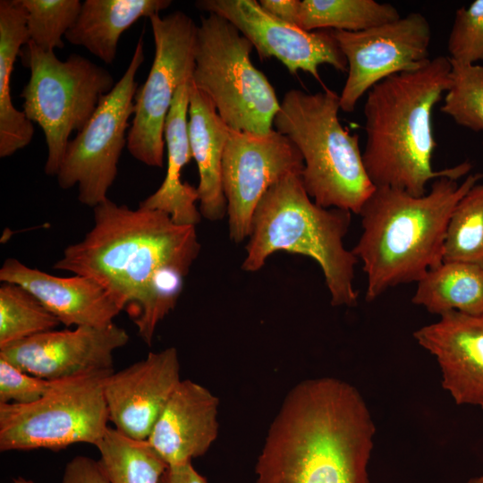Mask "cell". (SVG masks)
I'll list each match as a JSON object with an SVG mask.
<instances>
[{"mask_svg":"<svg viewBox=\"0 0 483 483\" xmlns=\"http://www.w3.org/2000/svg\"><path fill=\"white\" fill-rule=\"evenodd\" d=\"M93 209L92 228L67 246L53 267L95 280L128 311L139 335L150 345L199 256L196 226L178 225L159 210L131 209L109 199Z\"/></svg>","mask_w":483,"mask_h":483,"instance_id":"1","label":"cell"},{"mask_svg":"<svg viewBox=\"0 0 483 483\" xmlns=\"http://www.w3.org/2000/svg\"><path fill=\"white\" fill-rule=\"evenodd\" d=\"M376 426L359 390L309 378L286 394L255 465L256 483H370Z\"/></svg>","mask_w":483,"mask_h":483,"instance_id":"2","label":"cell"},{"mask_svg":"<svg viewBox=\"0 0 483 483\" xmlns=\"http://www.w3.org/2000/svg\"><path fill=\"white\" fill-rule=\"evenodd\" d=\"M450 70L449 57L438 55L419 69L383 80L367 93L362 157L375 187L396 188L419 197L437 178L468 175V161L438 171L432 166L436 148L432 113L446 92Z\"/></svg>","mask_w":483,"mask_h":483,"instance_id":"3","label":"cell"},{"mask_svg":"<svg viewBox=\"0 0 483 483\" xmlns=\"http://www.w3.org/2000/svg\"><path fill=\"white\" fill-rule=\"evenodd\" d=\"M483 173L462 183L444 176L423 196L391 187H375L359 215L362 232L352 250L367 275L365 299L373 301L388 289L418 283L444 262L452 213Z\"/></svg>","mask_w":483,"mask_h":483,"instance_id":"4","label":"cell"},{"mask_svg":"<svg viewBox=\"0 0 483 483\" xmlns=\"http://www.w3.org/2000/svg\"><path fill=\"white\" fill-rule=\"evenodd\" d=\"M352 213L317 205L306 192L301 174H289L262 196L251 218L246 256L242 268L259 270L276 251L309 257L320 267L333 306H356L353 286L359 262L343 239Z\"/></svg>","mask_w":483,"mask_h":483,"instance_id":"5","label":"cell"},{"mask_svg":"<svg viewBox=\"0 0 483 483\" xmlns=\"http://www.w3.org/2000/svg\"><path fill=\"white\" fill-rule=\"evenodd\" d=\"M339 95L287 91L273 125L303 158L301 181L308 195L325 208L360 213L375 186L366 171L358 134L339 121Z\"/></svg>","mask_w":483,"mask_h":483,"instance_id":"6","label":"cell"},{"mask_svg":"<svg viewBox=\"0 0 483 483\" xmlns=\"http://www.w3.org/2000/svg\"><path fill=\"white\" fill-rule=\"evenodd\" d=\"M230 21L214 13L197 28L192 84L233 131L265 135L280 108L275 89L250 60L253 49Z\"/></svg>","mask_w":483,"mask_h":483,"instance_id":"7","label":"cell"},{"mask_svg":"<svg viewBox=\"0 0 483 483\" xmlns=\"http://www.w3.org/2000/svg\"><path fill=\"white\" fill-rule=\"evenodd\" d=\"M24 47L20 55L30 75L21 93L22 112L42 129L45 173L56 176L71 134L85 126L116 82L107 70L82 55L72 54L61 61L30 41Z\"/></svg>","mask_w":483,"mask_h":483,"instance_id":"8","label":"cell"},{"mask_svg":"<svg viewBox=\"0 0 483 483\" xmlns=\"http://www.w3.org/2000/svg\"><path fill=\"white\" fill-rule=\"evenodd\" d=\"M113 371L63 379L33 403H0V451H58L78 443L96 446L108 428L103 385Z\"/></svg>","mask_w":483,"mask_h":483,"instance_id":"9","label":"cell"},{"mask_svg":"<svg viewBox=\"0 0 483 483\" xmlns=\"http://www.w3.org/2000/svg\"><path fill=\"white\" fill-rule=\"evenodd\" d=\"M144 61L140 36L121 79L100 100L85 126L70 140L59 167L57 182L64 190L78 185V199L95 208L106 200L117 173L123 149L127 146L138 89L135 80Z\"/></svg>","mask_w":483,"mask_h":483,"instance_id":"10","label":"cell"},{"mask_svg":"<svg viewBox=\"0 0 483 483\" xmlns=\"http://www.w3.org/2000/svg\"><path fill=\"white\" fill-rule=\"evenodd\" d=\"M154 59L145 82L137 89L127 149L138 161L164 166V128L174 94L192 78L198 25L182 11L149 18Z\"/></svg>","mask_w":483,"mask_h":483,"instance_id":"11","label":"cell"},{"mask_svg":"<svg viewBox=\"0 0 483 483\" xmlns=\"http://www.w3.org/2000/svg\"><path fill=\"white\" fill-rule=\"evenodd\" d=\"M347 62L340 109L353 112L358 102L383 80L423 66L429 58L431 26L420 13L361 31L331 30Z\"/></svg>","mask_w":483,"mask_h":483,"instance_id":"12","label":"cell"},{"mask_svg":"<svg viewBox=\"0 0 483 483\" xmlns=\"http://www.w3.org/2000/svg\"><path fill=\"white\" fill-rule=\"evenodd\" d=\"M302 169L301 152L276 130L265 135L231 130L222 161L231 240L241 242L248 238L253 212L265 192Z\"/></svg>","mask_w":483,"mask_h":483,"instance_id":"13","label":"cell"},{"mask_svg":"<svg viewBox=\"0 0 483 483\" xmlns=\"http://www.w3.org/2000/svg\"><path fill=\"white\" fill-rule=\"evenodd\" d=\"M196 7L230 21L252 44L260 59L275 57L292 74L302 71L321 80L328 64L347 72V62L330 30L307 31L267 13L257 0H199Z\"/></svg>","mask_w":483,"mask_h":483,"instance_id":"14","label":"cell"},{"mask_svg":"<svg viewBox=\"0 0 483 483\" xmlns=\"http://www.w3.org/2000/svg\"><path fill=\"white\" fill-rule=\"evenodd\" d=\"M128 341L127 332L114 323L54 329L0 348V358L28 374L63 380L114 370V352Z\"/></svg>","mask_w":483,"mask_h":483,"instance_id":"15","label":"cell"},{"mask_svg":"<svg viewBox=\"0 0 483 483\" xmlns=\"http://www.w3.org/2000/svg\"><path fill=\"white\" fill-rule=\"evenodd\" d=\"M181 380L174 347L149 352L144 360L113 371L103 385L109 421L123 435L147 440Z\"/></svg>","mask_w":483,"mask_h":483,"instance_id":"16","label":"cell"},{"mask_svg":"<svg viewBox=\"0 0 483 483\" xmlns=\"http://www.w3.org/2000/svg\"><path fill=\"white\" fill-rule=\"evenodd\" d=\"M440 368L442 387L456 404L483 410V314L452 310L413 333Z\"/></svg>","mask_w":483,"mask_h":483,"instance_id":"17","label":"cell"},{"mask_svg":"<svg viewBox=\"0 0 483 483\" xmlns=\"http://www.w3.org/2000/svg\"><path fill=\"white\" fill-rule=\"evenodd\" d=\"M218 398L205 386L181 380L157 418L148 442L168 466L204 455L218 436Z\"/></svg>","mask_w":483,"mask_h":483,"instance_id":"18","label":"cell"},{"mask_svg":"<svg viewBox=\"0 0 483 483\" xmlns=\"http://www.w3.org/2000/svg\"><path fill=\"white\" fill-rule=\"evenodd\" d=\"M1 283L21 285L66 326L104 327L122 309L95 280L74 275L60 277L9 258L0 268Z\"/></svg>","mask_w":483,"mask_h":483,"instance_id":"19","label":"cell"},{"mask_svg":"<svg viewBox=\"0 0 483 483\" xmlns=\"http://www.w3.org/2000/svg\"><path fill=\"white\" fill-rule=\"evenodd\" d=\"M191 82V79L177 89L165 123V177L159 188L139 207L162 211L178 225L196 226L202 216L196 206L198 191L182 180V169L192 157L188 131Z\"/></svg>","mask_w":483,"mask_h":483,"instance_id":"20","label":"cell"},{"mask_svg":"<svg viewBox=\"0 0 483 483\" xmlns=\"http://www.w3.org/2000/svg\"><path fill=\"white\" fill-rule=\"evenodd\" d=\"M189 139L192 158L199 171V209L209 221L226 216L223 190L222 161L231 129L218 115L208 97L191 82L189 97Z\"/></svg>","mask_w":483,"mask_h":483,"instance_id":"21","label":"cell"},{"mask_svg":"<svg viewBox=\"0 0 483 483\" xmlns=\"http://www.w3.org/2000/svg\"><path fill=\"white\" fill-rule=\"evenodd\" d=\"M171 4L170 0H85L64 38L111 64L122 34L139 19L159 14Z\"/></svg>","mask_w":483,"mask_h":483,"instance_id":"22","label":"cell"},{"mask_svg":"<svg viewBox=\"0 0 483 483\" xmlns=\"http://www.w3.org/2000/svg\"><path fill=\"white\" fill-rule=\"evenodd\" d=\"M27 13L21 0L0 1V157L27 147L34 135L33 123L14 107L11 77L21 47L29 42Z\"/></svg>","mask_w":483,"mask_h":483,"instance_id":"23","label":"cell"},{"mask_svg":"<svg viewBox=\"0 0 483 483\" xmlns=\"http://www.w3.org/2000/svg\"><path fill=\"white\" fill-rule=\"evenodd\" d=\"M417 284L411 301L431 314H483V269L475 265L443 262Z\"/></svg>","mask_w":483,"mask_h":483,"instance_id":"24","label":"cell"},{"mask_svg":"<svg viewBox=\"0 0 483 483\" xmlns=\"http://www.w3.org/2000/svg\"><path fill=\"white\" fill-rule=\"evenodd\" d=\"M400 17L393 4L375 0H302L297 26L307 31L356 32Z\"/></svg>","mask_w":483,"mask_h":483,"instance_id":"25","label":"cell"},{"mask_svg":"<svg viewBox=\"0 0 483 483\" xmlns=\"http://www.w3.org/2000/svg\"><path fill=\"white\" fill-rule=\"evenodd\" d=\"M110 483H159L167 464L148 440L131 438L107 428L96 445Z\"/></svg>","mask_w":483,"mask_h":483,"instance_id":"26","label":"cell"},{"mask_svg":"<svg viewBox=\"0 0 483 483\" xmlns=\"http://www.w3.org/2000/svg\"><path fill=\"white\" fill-rule=\"evenodd\" d=\"M444 262H462L483 269V180L458 201L450 217Z\"/></svg>","mask_w":483,"mask_h":483,"instance_id":"27","label":"cell"},{"mask_svg":"<svg viewBox=\"0 0 483 483\" xmlns=\"http://www.w3.org/2000/svg\"><path fill=\"white\" fill-rule=\"evenodd\" d=\"M60 321L21 285L0 286V348L54 330Z\"/></svg>","mask_w":483,"mask_h":483,"instance_id":"28","label":"cell"},{"mask_svg":"<svg viewBox=\"0 0 483 483\" xmlns=\"http://www.w3.org/2000/svg\"><path fill=\"white\" fill-rule=\"evenodd\" d=\"M450 62L449 83L441 111L460 126L483 131V65Z\"/></svg>","mask_w":483,"mask_h":483,"instance_id":"29","label":"cell"},{"mask_svg":"<svg viewBox=\"0 0 483 483\" xmlns=\"http://www.w3.org/2000/svg\"><path fill=\"white\" fill-rule=\"evenodd\" d=\"M27 13L30 42L42 50L64 48L63 37L75 23L82 3L80 0H21Z\"/></svg>","mask_w":483,"mask_h":483,"instance_id":"30","label":"cell"},{"mask_svg":"<svg viewBox=\"0 0 483 483\" xmlns=\"http://www.w3.org/2000/svg\"><path fill=\"white\" fill-rule=\"evenodd\" d=\"M447 50L453 61L470 64L483 61V0L456 10Z\"/></svg>","mask_w":483,"mask_h":483,"instance_id":"31","label":"cell"},{"mask_svg":"<svg viewBox=\"0 0 483 483\" xmlns=\"http://www.w3.org/2000/svg\"><path fill=\"white\" fill-rule=\"evenodd\" d=\"M60 381L28 374L0 358V403H33L50 393Z\"/></svg>","mask_w":483,"mask_h":483,"instance_id":"32","label":"cell"},{"mask_svg":"<svg viewBox=\"0 0 483 483\" xmlns=\"http://www.w3.org/2000/svg\"><path fill=\"white\" fill-rule=\"evenodd\" d=\"M62 483H110L99 461L78 455L65 466Z\"/></svg>","mask_w":483,"mask_h":483,"instance_id":"33","label":"cell"},{"mask_svg":"<svg viewBox=\"0 0 483 483\" xmlns=\"http://www.w3.org/2000/svg\"><path fill=\"white\" fill-rule=\"evenodd\" d=\"M258 3L273 16L298 27L300 0H259Z\"/></svg>","mask_w":483,"mask_h":483,"instance_id":"34","label":"cell"},{"mask_svg":"<svg viewBox=\"0 0 483 483\" xmlns=\"http://www.w3.org/2000/svg\"><path fill=\"white\" fill-rule=\"evenodd\" d=\"M159 483H208L206 478L199 474L191 462L167 466Z\"/></svg>","mask_w":483,"mask_h":483,"instance_id":"35","label":"cell"},{"mask_svg":"<svg viewBox=\"0 0 483 483\" xmlns=\"http://www.w3.org/2000/svg\"><path fill=\"white\" fill-rule=\"evenodd\" d=\"M11 483H34L32 480H30V479H26L22 477H18L14 479H13V481Z\"/></svg>","mask_w":483,"mask_h":483,"instance_id":"36","label":"cell"},{"mask_svg":"<svg viewBox=\"0 0 483 483\" xmlns=\"http://www.w3.org/2000/svg\"><path fill=\"white\" fill-rule=\"evenodd\" d=\"M466 483H483V475L471 478Z\"/></svg>","mask_w":483,"mask_h":483,"instance_id":"37","label":"cell"}]
</instances>
